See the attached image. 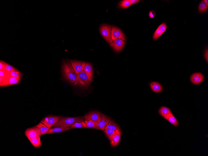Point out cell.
<instances>
[{
  "label": "cell",
  "instance_id": "obj_1",
  "mask_svg": "<svg viewBox=\"0 0 208 156\" xmlns=\"http://www.w3.org/2000/svg\"><path fill=\"white\" fill-rule=\"evenodd\" d=\"M85 120L84 118L83 117H62L58 123L53 127V128L59 127H70L76 122H85Z\"/></svg>",
  "mask_w": 208,
  "mask_h": 156
},
{
  "label": "cell",
  "instance_id": "obj_2",
  "mask_svg": "<svg viewBox=\"0 0 208 156\" xmlns=\"http://www.w3.org/2000/svg\"><path fill=\"white\" fill-rule=\"evenodd\" d=\"M63 71L66 78L70 84L75 83L77 74L72 68L71 63L64 62L63 66Z\"/></svg>",
  "mask_w": 208,
  "mask_h": 156
},
{
  "label": "cell",
  "instance_id": "obj_3",
  "mask_svg": "<svg viewBox=\"0 0 208 156\" xmlns=\"http://www.w3.org/2000/svg\"><path fill=\"white\" fill-rule=\"evenodd\" d=\"M90 83L86 74L83 70L77 74L76 81L74 85L85 87L87 86Z\"/></svg>",
  "mask_w": 208,
  "mask_h": 156
},
{
  "label": "cell",
  "instance_id": "obj_4",
  "mask_svg": "<svg viewBox=\"0 0 208 156\" xmlns=\"http://www.w3.org/2000/svg\"><path fill=\"white\" fill-rule=\"evenodd\" d=\"M112 28L111 26L107 25H103L100 28V32L101 35L110 45L113 41L111 35Z\"/></svg>",
  "mask_w": 208,
  "mask_h": 156
},
{
  "label": "cell",
  "instance_id": "obj_5",
  "mask_svg": "<svg viewBox=\"0 0 208 156\" xmlns=\"http://www.w3.org/2000/svg\"><path fill=\"white\" fill-rule=\"evenodd\" d=\"M61 116H49L43 119L41 122L49 128H51L56 124L60 120Z\"/></svg>",
  "mask_w": 208,
  "mask_h": 156
},
{
  "label": "cell",
  "instance_id": "obj_6",
  "mask_svg": "<svg viewBox=\"0 0 208 156\" xmlns=\"http://www.w3.org/2000/svg\"><path fill=\"white\" fill-rule=\"evenodd\" d=\"M25 134L28 139L38 138L42 136L40 130L36 127L27 129L25 131Z\"/></svg>",
  "mask_w": 208,
  "mask_h": 156
},
{
  "label": "cell",
  "instance_id": "obj_7",
  "mask_svg": "<svg viewBox=\"0 0 208 156\" xmlns=\"http://www.w3.org/2000/svg\"><path fill=\"white\" fill-rule=\"evenodd\" d=\"M111 120L109 118L101 113V116L96 124L97 129L103 131Z\"/></svg>",
  "mask_w": 208,
  "mask_h": 156
},
{
  "label": "cell",
  "instance_id": "obj_8",
  "mask_svg": "<svg viewBox=\"0 0 208 156\" xmlns=\"http://www.w3.org/2000/svg\"><path fill=\"white\" fill-rule=\"evenodd\" d=\"M101 113L99 111H92L85 115L84 118L85 120L93 121L96 124L97 123L101 116Z\"/></svg>",
  "mask_w": 208,
  "mask_h": 156
},
{
  "label": "cell",
  "instance_id": "obj_9",
  "mask_svg": "<svg viewBox=\"0 0 208 156\" xmlns=\"http://www.w3.org/2000/svg\"><path fill=\"white\" fill-rule=\"evenodd\" d=\"M111 38L113 41L117 39L120 38L126 41V39L124 33L120 30L115 27H113L111 32Z\"/></svg>",
  "mask_w": 208,
  "mask_h": 156
},
{
  "label": "cell",
  "instance_id": "obj_10",
  "mask_svg": "<svg viewBox=\"0 0 208 156\" xmlns=\"http://www.w3.org/2000/svg\"><path fill=\"white\" fill-rule=\"evenodd\" d=\"M70 62L74 70L77 74L83 71L86 64L84 62L80 61H71Z\"/></svg>",
  "mask_w": 208,
  "mask_h": 156
},
{
  "label": "cell",
  "instance_id": "obj_11",
  "mask_svg": "<svg viewBox=\"0 0 208 156\" xmlns=\"http://www.w3.org/2000/svg\"><path fill=\"white\" fill-rule=\"evenodd\" d=\"M20 81L16 78L8 76L5 78L3 82L0 84L1 87L8 86L19 84Z\"/></svg>",
  "mask_w": 208,
  "mask_h": 156
},
{
  "label": "cell",
  "instance_id": "obj_12",
  "mask_svg": "<svg viewBox=\"0 0 208 156\" xmlns=\"http://www.w3.org/2000/svg\"><path fill=\"white\" fill-rule=\"evenodd\" d=\"M125 43L124 41L123 40L118 38L113 41L111 44V46L115 51L118 52L124 47Z\"/></svg>",
  "mask_w": 208,
  "mask_h": 156
},
{
  "label": "cell",
  "instance_id": "obj_13",
  "mask_svg": "<svg viewBox=\"0 0 208 156\" xmlns=\"http://www.w3.org/2000/svg\"><path fill=\"white\" fill-rule=\"evenodd\" d=\"M204 79L203 74L200 73L193 74L190 77L191 82L194 84L198 85L201 83Z\"/></svg>",
  "mask_w": 208,
  "mask_h": 156
},
{
  "label": "cell",
  "instance_id": "obj_14",
  "mask_svg": "<svg viewBox=\"0 0 208 156\" xmlns=\"http://www.w3.org/2000/svg\"><path fill=\"white\" fill-rule=\"evenodd\" d=\"M121 136V130L119 128L116 130L115 133L110 142L111 146L115 147L118 146L120 142Z\"/></svg>",
  "mask_w": 208,
  "mask_h": 156
},
{
  "label": "cell",
  "instance_id": "obj_15",
  "mask_svg": "<svg viewBox=\"0 0 208 156\" xmlns=\"http://www.w3.org/2000/svg\"><path fill=\"white\" fill-rule=\"evenodd\" d=\"M84 72L86 74L90 82L93 79V70L92 66L89 63H86L84 69Z\"/></svg>",
  "mask_w": 208,
  "mask_h": 156
},
{
  "label": "cell",
  "instance_id": "obj_16",
  "mask_svg": "<svg viewBox=\"0 0 208 156\" xmlns=\"http://www.w3.org/2000/svg\"><path fill=\"white\" fill-rule=\"evenodd\" d=\"M159 113L165 119L173 114L171 110L168 107L165 106H162L159 109Z\"/></svg>",
  "mask_w": 208,
  "mask_h": 156
},
{
  "label": "cell",
  "instance_id": "obj_17",
  "mask_svg": "<svg viewBox=\"0 0 208 156\" xmlns=\"http://www.w3.org/2000/svg\"><path fill=\"white\" fill-rule=\"evenodd\" d=\"M150 86L151 90L155 93L162 92L163 88L162 85L157 82H153L150 83Z\"/></svg>",
  "mask_w": 208,
  "mask_h": 156
},
{
  "label": "cell",
  "instance_id": "obj_18",
  "mask_svg": "<svg viewBox=\"0 0 208 156\" xmlns=\"http://www.w3.org/2000/svg\"><path fill=\"white\" fill-rule=\"evenodd\" d=\"M70 129V127H59L51 128L50 131L48 132L47 134H52L61 133L65 132Z\"/></svg>",
  "mask_w": 208,
  "mask_h": 156
},
{
  "label": "cell",
  "instance_id": "obj_19",
  "mask_svg": "<svg viewBox=\"0 0 208 156\" xmlns=\"http://www.w3.org/2000/svg\"><path fill=\"white\" fill-rule=\"evenodd\" d=\"M35 127L39 128L41 132L42 135L47 134L51 129V128H47L45 125L41 123V122H40L39 124L35 126Z\"/></svg>",
  "mask_w": 208,
  "mask_h": 156
},
{
  "label": "cell",
  "instance_id": "obj_20",
  "mask_svg": "<svg viewBox=\"0 0 208 156\" xmlns=\"http://www.w3.org/2000/svg\"><path fill=\"white\" fill-rule=\"evenodd\" d=\"M33 147L36 148H38L42 146V143L41 142L40 137L28 139Z\"/></svg>",
  "mask_w": 208,
  "mask_h": 156
},
{
  "label": "cell",
  "instance_id": "obj_21",
  "mask_svg": "<svg viewBox=\"0 0 208 156\" xmlns=\"http://www.w3.org/2000/svg\"><path fill=\"white\" fill-rule=\"evenodd\" d=\"M165 120L168 121L170 123L175 127H178L179 126V122L177 120L176 118L174 117L173 114L166 118Z\"/></svg>",
  "mask_w": 208,
  "mask_h": 156
},
{
  "label": "cell",
  "instance_id": "obj_22",
  "mask_svg": "<svg viewBox=\"0 0 208 156\" xmlns=\"http://www.w3.org/2000/svg\"><path fill=\"white\" fill-rule=\"evenodd\" d=\"M103 131L110 142L115 134V133L116 131L110 129H106L104 130Z\"/></svg>",
  "mask_w": 208,
  "mask_h": 156
},
{
  "label": "cell",
  "instance_id": "obj_23",
  "mask_svg": "<svg viewBox=\"0 0 208 156\" xmlns=\"http://www.w3.org/2000/svg\"><path fill=\"white\" fill-rule=\"evenodd\" d=\"M7 73L9 76L16 78L20 81L22 78V73L18 70L10 72H7Z\"/></svg>",
  "mask_w": 208,
  "mask_h": 156
},
{
  "label": "cell",
  "instance_id": "obj_24",
  "mask_svg": "<svg viewBox=\"0 0 208 156\" xmlns=\"http://www.w3.org/2000/svg\"><path fill=\"white\" fill-rule=\"evenodd\" d=\"M119 128H120L119 126L115 122L112 120H111L105 129H110L116 131Z\"/></svg>",
  "mask_w": 208,
  "mask_h": 156
},
{
  "label": "cell",
  "instance_id": "obj_25",
  "mask_svg": "<svg viewBox=\"0 0 208 156\" xmlns=\"http://www.w3.org/2000/svg\"><path fill=\"white\" fill-rule=\"evenodd\" d=\"M70 129L75 128H88L85 124V122H77L74 124L70 127Z\"/></svg>",
  "mask_w": 208,
  "mask_h": 156
},
{
  "label": "cell",
  "instance_id": "obj_26",
  "mask_svg": "<svg viewBox=\"0 0 208 156\" xmlns=\"http://www.w3.org/2000/svg\"><path fill=\"white\" fill-rule=\"evenodd\" d=\"M208 6L203 1L201 2L199 6V10L200 13H203L207 10Z\"/></svg>",
  "mask_w": 208,
  "mask_h": 156
},
{
  "label": "cell",
  "instance_id": "obj_27",
  "mask_svg": "<svg viewBox=\"0 0 208 156\" xmlns=\"http://www.w3.org/2000/svg\"><path fill=\"white\" fill-rule=\"evenodd\" d=\"M132 5L130 3L128 0H124L121 1L120 3L119 6L121 8L126 9L128 8Z\"/></svg>",
  "mask_w": 208,
  "mask_h": 156
},
{
  "label": "cell",
  "instance_id": "obj_28",
  "mask_svg": "<svg viewBox=\"0 0 208 156\" xmlns=\"http://www.w3.org/2000/svg\"><path fill=\"white\" fill-rule=\"evenodd\" d=\"M85 123L88 128L97 129L96 123L94 122L85 120Z\"/></svg>",
  "mask_w": 208,
  "mask_h": 156
},
{
  "label": "cell",
  "instance_id": "obj_29",
  "mask_svg": "<svg viewBox=\"0 0 208 156\" xmlns=\"http://www.w3.org/2000/svg\"><path fill=\"white\" fill-rule=\"evenodd\" d=\"M163 34V33L158 28L154 33L153 36V39L155 40H157Z\"/></svg>",
  "mask_w": 208,
  "mask_h": 156
},
{
  "label": "cell",
  "instance_id": "obj_30",
  "mask_svg": "<svg viewBox=\"0 0 208 156\" xmlns=\"http://www.w3.org/2000/svg\"><path fill=\"white\" fill-rule=\"evenodd\" d=\"M6 65V70L7 72H10L14 71H17L18 70L14 68L13 66H11L5 62Z\"/></svg>",
  "mask_w": 208,
  "mask_h": 156
},
{
  "label": "cell",
  "instance_id": "obj_31",
  "mask_svg": "<svg viewBox=\"0 0 208 156\" xmlns=\"http://www.w3.org/2000/svg\"><path fill=\"white\" fill-rule=\"evenodd\" d=\"M160 31L163 33L166 30L167 28V26L166 24L165 23H163L159 26L158 28Z\"/></svg>",
  "mask_w": 208,
  "mask_h": 156
},
{
  "label": "cell",
  "instance_id": "obj_32",
  "mask_svg": "<svg viewBox=\"0 0 208 156\" xmlns=\"http://www.w3.org/2000/svg\"><path fill=\"white\" fill-rule=\"evenodd\" d=\"M6 70V65L4 62L1 61L0 62V70Z\"/></svg>",
  "mask_w": 208,
  "mask_h": 156
},
{
  "label": "cell",
  "instance_id": "obj_33",
  "mask_svg": "<svg viewBox=\"0 0 208 156\" xmlns=\"http://www.w3.org/2000/svg\"><path fill=\"white\" fill-rule=\"evenodd\" d=\"M156 13L154 11H151L149 14V16L151 18H154L155 16Z\"/></svg>",
  "mask_w": 208,
  "mask_h": 156
},
{
  "label": "cell",
  "instance_id": "obj_34",
  "mask_svg": "<svg viewBox=\"0 0 208 156\" xmlns=\"http://www.w3.org/2000/svg\"><path fill=\"white\" fill-rule=\"evenodd\" d=\"M129 1L130 3H131L132 5V4H136V3H138L140 2V1H139V0H130Z\"/></svg>",
  "mask_w": 208,
  "mask_h": 156
},
{
  "label": "cell",
  "instance_id": "obj_35",
  "mask_svg": "<svg viewBox=\"0 0 208 156\" xmlns=\"http://www.w3.org/2000/svg\"><path fill=\"white\" fill-rule=\"evenodd\" d=\"M204 57H205V59L207 63H208V50L207 49V50L205 51V54H204Z\"/></svg>",
  "mask_w": 208,
  "mask_h": 156
},
{
  "label": "cell",
  "instance_id": "obj_36",
  "mask_svg": "<svg viewBox=\"0 0 208 156\" xmlns=\"http://www.w3.org/2000/svg\"><path fill=\"white\" fill-rule=\"evenodd\" d=\"M203 1L208 6V0H204Z\"/></svg>",
  "mask_w": 208,
  "mask_h": 156
}]
</instances>
